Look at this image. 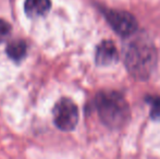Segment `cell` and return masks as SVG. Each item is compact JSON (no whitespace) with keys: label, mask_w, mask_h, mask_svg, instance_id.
Instances as JSON below:
<instances>
[{"label":"cell","mask_w":160,"mask_h":159,"mask_svg":"<svg viewBox=\"0 0 160 159\" xmlns=\"http://www.w3.org/2000/svg\"><path fill=\"white\" fill-rule=\"evenodd\" d=\"M95 105L99 118L108 127H122L130 119L128 105L120 93L113 91L101 92L96 96Z\"/></svg>","instance_id":"6da1fadb"},{"label":"cell","mask_w":160,"mask_h":159,"mask_svg":"<svg viewBox=\"0 0 160 159\" xmlns=\"http://www.w3.org/2000/svg\"><path fill=\"white\" fill-rule=\"evenodd\" d=\"M157 55L152 45L145 42H134L125 51L128 70L137 79H146L156 66Z\"/></svg>","instance_id":"7a4b0ae2"},{"label":"cell","mask_w":160,"mask_h":159,"mask_svg":"<svg viewBox=\"0 0 160 159\" xmlns=\"http://www.w3.org/2000/svg\"><path fill=\"white\" fill-rule=\"evenodd\" d=\"M53 122L62 131H72L78 122V109L69 98H61L53 108Z\"/></svg>","instance_id":"3957f363"},{"label":"cell","mask_w":160,"mask_h":159,"mask_svg":"<svg viewBox=\"0 0 160 159\" xmlns=\"http://www.w3.org/2000/svg\"><path fill=\"white\" fill-rule=\"evenodd\" d=\"M105 17L113 31L121 36H130L134 34L137 28V22L131 13L125 11L108 10Z\"/></svg>","instance_id":"277c9868"},{"label":"cell","mask_w":160,"mask_h":159,"mask_svg":"<svg viewBox=\"0 0 160 159\" xmlns=\"http://www.w3.org/2000/svg\"><path fill=\"white\" fill-rule=\"evenodd\" d=\"M118 60V50L111 40H103L96 50V63L99 66H110Z\"/></svg>","instance_id":"5b68a950"},{"label":"cell","mask_w":160,"mask_h":159,"mask_svg":"<svg viewBox=\"0 0 160 159\" xmlns=\"http://www.w3.org/2000/svg\"><path fill=\"white\" fill-rule=\"evenodd\" d=\"M50 0H25V13L30 17H42L50 10Z\"/></svg>","instance_id":"8992f818"},{"label":"cell","mask_w":160,"mask_h":159,"mask_svg":"<svg viewBox=\"0 0 160 159\" xmlns=\"http://www.w3.org/2000/svg\"><path fill=\"white\" fill-rule=\"evenodd\" d=\"M7 55L14 61H21L26 55V44L24 40L17 39L7 46Z\"/></svg>","instance_id":"52a82bcc"},{"label":"cell","mask_w":160,"mask_h":159,"mask_svg":"<svg viewBox=\"0 0 160 159\" xmlns=\"http://www.w3.org/2000/svg\"><path fill=\"white\" fill-rule=\"evenodd\" d=\"M150 102V117L155 121H160V97L155 96L148 99Z\"/></svg>","instance_id":"ba28073f"},{"label":"cell","mask_w":160,"mask_h":159,"mask_svg":"<svg viewBox=\"0 0 160 159\" xmlns=\"http://www.w3.org/2000/svg\"><path fill=\"white\" fill-rule=\"evenodd\" d=\"M11 32V26L8 22L0 20V42H2L9 36Z\"/></svg>","instance_id":"9c48e42d"}]
</instances>
